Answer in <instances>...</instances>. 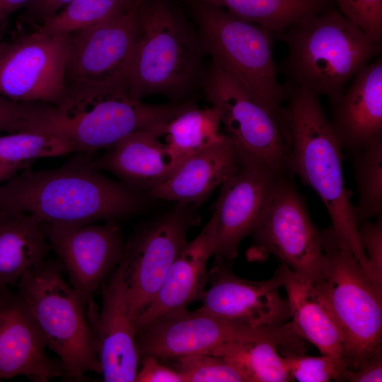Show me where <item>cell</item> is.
Instances as JSON below:
<instances>
[{
    "label": "cell",
    "instance_id": "cell-1",
    "mask_svg": "<svg viewBox=\"0 0 382 382\" xmlns=\"http://www.w3.org/2000/svg\"><path fill=\"white\" fill-rule=\"evenodd\" d=\"M50 170L25 168L0 185V210L33 214L42 222L90 224L116 220L141 211L143 191L112 180L79 153Z\"/></svg>",
    "mask_w": 382,
    "mask_h": 382
},
{
    "label": "cell",
    "instance_id": "cell-2",
    "mask_svg": "<svg viewBox=\"0 0 382 382\" xmlns=\"http://www.w3.org/2000/svg\"><path fill=\"white\" fill-rule=\"evenodd\" d=\"M191 105L145 103L122 83L70 84L58 103L35 104L31 132L57 135L74 152L90 154L137 132L161 137L168 123Z\"/></svg>",
    "mask_w": 382,
    "mask_h": 382
},
{
    "label": "cell",
    "instance_id": "cell-3",
    "mask_svg": "<svg viewBox=\"0 0 382 382\" xmlns=\"http://www.w3.org/2000/svg\"><path fill=\"white\" fill-rule=\"evenodd\" d=\"M282 108L289 141L287 169L313 189L324 203L332 230L349 245L370 275L358 225L342 173V153L330 120L313 91L290 83Z\"/></svg>",
    "mask_w": 382,
    "mask_h": 382
},
{
    "label": "cell",
    "instance_id": "cell-4",
    "mask_svg": "<svg viewBox=\"0 0 382 382\" xmlns=\"http://www.w3.org/2000/svg\"><path fill=\"white\" fill-rule=\"evenodd\" d=\"M287 47L278 71L289 83L325 96L335 105L347 81L381 51L340 11H323L275 34Z\"/></svg>",
    "mask_w": 382,
    "mask_h": 382
},
{
    "label": "cell",
    "instance_id": "cell-5",
    "mask_svg": "<svg viewBox=\"0 0 382 382\" xmlns=\"http://www.w3.org/2000/svg\"><path fill=\"white\" fill-rule=\"evenodd\" d=\"M204 47L190 27L161 0H143L126 86L132 98H185L199 79Z\"/></svg>",
    "mask_w": 382,
    "mask_h": 382
},
{
    "label": "cell",
    "instance_id": "cell-6",
    "mask_svg": "<svg viewBox=\"0 0 382 382\" xmlns=\"http://www.w3.org/2000/svg\"><path fill=\"white\" fill-rule=\"evenodd\" d=\"M320 233L324 267L311 283L342 333L346 366L359 369L381 349L382 289L342 238L331 228Z\"/></svg>",
    "mask_w": 382,
    "mask_h": 382
},
{
    "label": "cell",
    "instance_id": "cell-7",
    "mask_svg": "<svg viewBox=\"0 0 382 382\" xmlns=\"http://www.w3.org/2000/svg\"><path fill=\"white\" fill-rule=\"evenodd\" d=\"M58 260L46 257L19 279L16 290L28 306L49 347L64 366L65 381H86L101 374L98 344L78 291L66 282Z\"/></svg>",
    "mask_w": 382,
    "mask_h": 382
},
{
    "label": "cell",
    "instance_id": "cell-8",
    "mask_svg": "<svg viewBox=\"0 0 382 382\" xmlns=\"http://www.w3.org/2000/svg\"><path fill=\"white\" fill-rule=\"evenodd\" d=\"M197 17L202 44L212 62L284 126L281 112L287 86L278 79L273 33L204 0L197 8Z\"/></svg>",
    "mask_w": 382,
    "mask_h": 382
},
{
    "label": "cell",
    "instance_id": "cell-9",
    "mask_svg": "<svg viewBox=\"0 0 382 382\" xmlns=\"http://www.w3.org/2000/svg\"><path fill=\"white\" fill-rule=\"evenodd\" d=\"M271 341L279 347L305 352V340L293 323L254 326L187 310L137 330L139 356L178 358L190 354H209L233 342Z\"/></svg>",
    "mask_w": 382,
    "mask_h": 382
},
{
    "label": "cell",
    "instance_id": "cell-10",
    "mask_svg": "<svg viewBox=\"0 0 382 382\" xmlns=\"http://www.w3.org/2000/svg\"><path fill=\"white\" fill-rule=\"evenodd\" d=\"M204 91L211 105L218 109L225 134L241 161L284 173L289 141L279 120L251 100L213 62L204 81Z\"/></svg>",
    "mask_w": 382,
    "mask_h": 382
},
{
    "label": "cell",
    "instance_id": "cell-11",
    "mask_svg": "<svg viewBox=\"0 0 382 382\" xmlns=\"http://www.w3.org/2000/svg\"><path fill=\"white\" fill-rule=\"evenodd\" d=\"M196 207L177 202L168 213L126 242L122 267L129 313L135 322L149 306L173 262L199 223Z\"/></svg>",
    "mask_w": 382,
    "mask_h": 382
},
{
    "label": "cell",
    "instance_id": "cell-12",
    "mask_svg": "<svg viewBox=\"0 0 382 382\" xmlns=\"http://www.w3.org/2000/svg\"><path fill=\"white\" fill-rule=\"evenodd\" d=\"M257 247L300 277L315 282L324 267L321 233L294 184L281 175L252 233Z\"/></svg>",
    "mask_w": 382,
    "mask_h": 382
},
{
    "label": "cell",
    "instance_id": "cell-13",
    "mask_svg": "<svg viewBox=\"0 0 382 382\" xmlns=\"http://www.w3.org/2000/svg\"><path fill=\"white\" fill-rule=\"evenodd\" d=\"M42 227L70 284L87 308V317L96 315L93 296L123 257L126 242L120 227L115 220L103 224L42 222Z\"/></svg>",
    "mask_w": 382,
    "mask_h": 382
},
{
    "label": "cell",
    "instance_id": "cell-14",
    "mask_svg": "<svg viewBox=\"0 0 382 382\" xmlns=\"http://www.w3.org/2000/svg\"><path fill=\"white\" fill-rule=\"evenodd\" d=\"M71 34L36 30L11 43L0 61V95L15 102L58 103L66 91Z\"/></svg>",
    "mask_w": 382,
    "mask_h": 382
},
{
    "label": "cell",
    "instance_id": "cell-15",
    "mask_svg": "<svg viewBox=\"0 0 382 382\" xmlns=\"http://www.w3.org/2000/svg\"><path fill=\"white\" fill-rule=\"evenodd\" d=\"M139 6L124 15L71 33L66 86L126 85L137 35Z\"/></svg>",
    "mask_w": 382,
    "mask_h": 382
},
{
    "label": "cell",
    "instance_id": "cell-16",
    "mask_svg": "<svg viewBox=\"0 0 382 382\" xmlns=\"http://www.w3.org/2000/svg\"><path fill=\"white\" fill-rule=\"evenodd\" d=\"M228 264L218 262L207 274L210 286L196 311L254 326L281 325L290 318L287 299L279 292L284 284L280 267L272 278L253 281L236 276Z\"/></svg>",
    "mask_w": 382,
    "mask_h": 382
},
{
    "label": "cell",
    "instance_id": "cell-17",
    "mask_svg": "<svg viewBox=\"0 0 382 382\" xmlns=\"http://www.w3.org/2000/svg\"><path fill=\"white\" fill-rule=\"evenodd\" d=\"M282 174L241 161L221 185L212 213L216 219L212 256L218 262L230 263L237 256L241 242L255 231Z\"/></svg>",
    "mask_w": 382,
    "mask_h": 382
},
{
    "label": "cell",
    "instance_id": "cell-18",
    "mask_svg": "<svg viewBox=\"0 0 382 382\" xmlns=\"http://www.w3.org/2000/svg\"><path fill=\"white\" fill-rule=\"evenodd\" d=\"M46 339L16 289L0 286V381L17 376L35 382L63 377L59 359L47 355Z\"/></svg>",
    "mask_w": 382,
    "mask_h": 382
},
{
    "label": "cell",
    "instance_id": "cell-19",
    "mask_svg": "<svg viewBox=\"0 0 382 382\" xmlns=\"http://www.w3.org/2000/svg\"><path fill=\"white\" fill-rule=\"evenodd\" d=\"M101 291L100 312L90 322L98 344L101 374L107 382L134 381L140 356L120 264L110 278L102 282Z\"/></svg>",
    "mask_w": 382,
    "mask_h": 382
},
{
    "label": "cell",
    "instance_id": "cell-20",
    "mask_svg": "<svg viewBox=\"0 0 382 382\" xmlns=\"http://www.w3.org/2000/svg\"><path fill=\"white\" fill-rule=\"evenodd\" d=\"M216 219L212 214L201 232L186 242L169 267L149 306L134 322L136 330L187 310L200 300L207 282V265L212 256Z\"/></svg>",
    "mask_w": 382,
    "mask_h": 382
},
{
    "label": "cell",
    "instance_id": "cell-21",
    "mask_svg": "<svg viewBox=\"0 0 382 382\" xmlns=\"http://www.w3.org/2000/svg\"><path fill=\"white\" fill-rule=\"evenodd\" d=\"M330 125L349 153L382 137V59L366 64L334 105Z\"/></svg>",
    "mask_w": 382,
    "mask_h": 382
},
{
    "label": "cell",
    "instance_id": "cell-22",
    "mask_svg": "<svg viewBox=\"0 0 382 382\" xmlns=\"http://www.w3.org/2000/svg\"><path fill=\"white\" fill-rule=\"evenodd\" d=\"M161 136L151 132L132 133L92 159V167L112 173L122 182L149 192L168 180L183 163Z\"/></svg>",
    "mask_w": 382,
    "mask_h": 382
},
{
    "label": "cell",
    "instance_id": "cell-23",
    "mask_svg": "<svg viewBox=\"0 0 382 382\" xmlns=\"http://www.w3.org/2000/svg\"><path fill=\"white\" fill-rule=\"evenodd\" d=\"M241 160L230 138L187 158L166 181L148 192L149 197L197 207L238 168Z\"/></svg>",
    "mask_w": 382,
    "mask_h": 382
},
{
    "label": "cell",
    "instance_id": "cell-24",
    "mask_svg": "<svg viewBox=\"0 0 382 382\" xmlns=\"http://www.w3.org/2000/svg\"><path fill=\"white\" fill-rule=\"evenodd\" d=\"M289 307L290 318L297 332L314 345L322 354L344 361L342 333L335 319L313 289L312 283L279 266Z\"/></svg>",
    "mask_w": 382,
    "mask_h": 382
},
{
    "label": "cell",
    "instance_id": "cell-25",
    "mask_svg": "<svg viewBox=\"0 0 382 382\" xmlns=\"http://www.w3.org/2000/svg\"><path fill=\"white\" fill-rule=\"evenodd\" d=\"M51 250L42 221L28 213L0 210V286H16Z\"/></svg>",
    "mask_w": 382,
    "mask_h": 382
},
{
    "label": "cell",
    "instance_id": "cell-26",
    "mask_svg": "<svg viewBox=\"0 0 382 382\" xmlns=\"http://www.w3.org/2000/svg\"><path fill=\"white\" fill-rule=\"evenodd\" d=\"M243 21L280 33L323 11L330 0H204Z\"/></svg>",
    "mask_w": 382,
    "mask_h": 382
},
{
    "label": "cell",
    "instance_id": "cell-27",
    "mask_svg": "<svg viewBox=\"0 0 382 382\" xmlns=\"http://www.w3.org/2000/svg\"><path fill=\"white\" fill-rule=\"evenodd\" d=\"M220 113L214 106L199 108L194 105L166 126V144L183 161L222 139ZM162 135V136H163Z\"/></svg>",
    "mask_w": 382,
    "mask_h": 382
},
{
    "label": "cell",
    "instance_id": "cell-28",
    "mask_svg": "<svg viewBox=\"0 0 382 382\" xmlns=\"http://www.w3.org/2000/svg\"><path fill=\"white\" fill-rule=\"evenodd\" d=\"M278 347L265 340L233 342L221 345L208 354L233 364L249 382L294 381Z\"/></svg>",
    "mask_w": 382,
    "mask_h": 382
},
{
    "label": "cell",
    "instance_id": "cell-29",
    "mask_svg": "<svg viewBox=\"0 0 382 382\" xmlns=\"http://www.w3.org/2000/svg\"><path fill=\"white\" fill-rule=\"evenodd\" d=\"M143 0H74L35 30L46 35H67L124 15Z\"/></svg>",
    "mask_w": 382,
    "mask_h": 382
},
{
    "label": "cell",
    "instance_id": "cell-30",
    "mask_svg": "<svg viewBox=\"0 0 382 382\" xmlns=\"http://www.w3.org/2000/svg\"><path fill=\"white\" fill-rule=\"evenodd\" d=\"M352 154L359 193L354 214L359 226L382 214V137Z\"/></svg>",
    "mask_w": 382,
    "mask_h": 382
},
{
    "label": "cell",
    "instance_id": "cell-31",
    "mask_svg": "<svg viewBox=\"0 0 382 382\" xmlns=\"http://www.w3.org/2000/svg\"><path fill=\"white\" fill-rule=\"evenodd\" d=\"M74 152L64 139L51 134L19 132L0 136V163H30L34 159Z\"/></svg>",
    "mask_w": 382,
    "mask_h": 382
},
{
    "label": "cell",
    "instance_id": "cell-32",
    "mask_svg": "<svg viewBox=\"0 0 382 382\" xmlns=\"http://www.w3.org/2000/svg\"><path fill=\"white\" fill-rule=\"evenodd\" d=\"M184 382H249L233 364L208 354H190L177 358L176 369Z\"/></svg>",
    "mask_w": 382,
    "mask_h": 382
},
{
    "label": "cell",
    "instance_id": "cell-33",
    "mask_svg": "<svg viewBox=\"0 0 382 382\" xmlns=\"http://www.w3.org/2000/svg\"><path fill=\"white\" fill-rule=\"evenodd\" d=\"M278 351L286 363L294 381L300 382L337 381L346 368L344 361L327 355L312 357L294 350L278 347Z\"/></svg>",
    "mask_w": 382,
    "mask_h": 382
},
{
    "label": "cell",
    "instance_id": "cell-34",
    "mask_svg": "<svg viewBox=\"0 0 382 382\" xmlns=\"http://www.w3.org/2000/svg\"><path fill=\"white\" fill-rule=\"evenodd\" d=\"M340 12L373 40H382V0H335Z\"/></svg>",
    "mask_w": 382,
    "mask_h": 382
},
{
    "label": "cell",
    "instance_id": "cell-35",
    "mask_svg": "<svg viewBox=\"0 0 382 382\" xmlns=\"http://www.w3.org/2000/svg\"><path fill=\"white\" fill-rule=\"evenodd\" d=\"M360 243L366 255L374 283L382 289V217L374 222L369 220L358 226Z\"/></svg>",
    "mask_w": 382,
    "mask_h": 382
},
{
    "label": "cell",
    "instance_id": "cell-36",
    "mask_svg": "<svg viewBox=\"0 0 382 382\" xmlns=\"http://www.w3.org/2000/svg\"><path fill=\"white\" fill-rule=\"evenodd\" d=\"M35 103L15 102L0 95V132H30Z\"/></svg>",
    "mask_w": 382,
    "mask_h": 382
},
{
    "label": "cell",
    "instance_id": "cell-37",
    "mask_svg": "<svg viewBox=\"0 0 382 382\" xmlns=\"http://www.w3.org/2000/svg\"><path fill=\"white\" fill-rule=\"evenodd\" d=\"M140 369L134 381L137 382H184L182 376L175 369L160 364L154 356L141 357Z\"/></svg>",
    "mask_w": 382,
    "mask_h": 382
},
{
    "label": "cell",
    "instance_id": "cell-38",
    "mask_svg": "<svg viewBox=\"0 0 382 382\" xmlns=\"http://www.w3.org/2000/svg\"><path fill=\"white\" fill-rule=\"evenodd\" d=\"M337 381L376 382L382 381L381 349L374 352L365 366L359 369L345 368Z\"/></svg>",
    "mask_w": 382,
    "mask_h": 382
},
{
    "label": "cell",
    "instance_id": "cell-39",
    "mask_svg": "<svg viewBox=\"0 0 382 382\" xmlns=\"http://www.w3.org/2000/svg\"><path fill=\"white\" fill-rule=\"evenodd\" d=\"M74 0H33L27 5L26 17L43 23Z\"/></svg>",
    "mask_w": 382,
    "mask_h": 382
},
{
    "label": "cell",
    "instance_id": "cell-40",
    "mask_svg": "<svg viewBox=\"0 0 382 382\" xmlns=\"http://www.w3.org/2000/svg\"><path fill=\"white\" fill-rule=\"evenodd\" d=\"M33 0H0V26L16 10Z\"/></svg>",
    "mask_w": 382,
    "mask_h": 382
},
{
    "label": "cell",
    "instance_id": "cell-41",
    "mask_svg": "<svg viewBox=\"0 0 382 382\" xmlns=\"http://www.w3.org/2000/svg\"><path fill=\"white\" fill-rule=\"evenodd\" d=\"M30 167V163H0V185L7 181L21 170Z\"/></svg>",
    "mask_w": 382,
    "mask_h": 382
},
{
    "label": "cell",
    "instance_id": "cell-42",
    "mask_svg": "<svg viewBox=\"0 0 382 382\" xmlns=\"http://www.w3.org/2000/svg\"><path fill=\"white\" fill-rule=\"evenodd\" d=\"M10 44L11 43L4 42L0 40V61L1 60L7 50L8 49Z\"/></svg>",
    "mask_w": 382,
    "mask_h": 382
}]
</instances>
